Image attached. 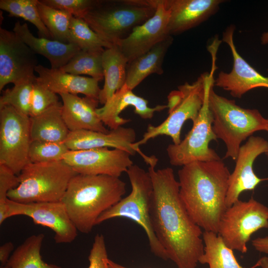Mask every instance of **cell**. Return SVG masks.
Masks as SVG:
<instances>
[{
	"instance_id": "cell-1",
	"label": "cell",
	"mask_w": 268,
	"mask_h": 268,
	"mask_svg": "<svg viewBox=\"0 0 268 268\" xmlns=\"http://www.w3.org/2000/svg\"><path fill=\"white\" fill-rule=\"evenodd\" d=\"M155 167L149 166L147 171L153 187L150 217L155 234L178 268H196L204 253L201 228L181 199L173 169Z\"/></svg>"
},
{
	"instance_id": "cell-2",
	"label": "cell",
	"mask_w": 268,
	"mask_h": 268,
	"mask_svg": "<svg viewBox=\"0 0 268 268\" xmlns=\"http://www.w3.org/2000/svg\"><path fill=\"white\" fill-rule=\"evenodd\" d=\"M230 174L221 159L192 162L178 171L181 199L192 219L204 231L218 232L227 208Z\"/></svg>"
},
{
	"instance_id": "cell-3",
	"label": "cell",
	"mask_w": 268,
	"mask_h": 268,
	"mask_svg": "<svg viewBox=\"0 0 268 268\" xmlns=\"http://www.w3.org/2000/svg\"><path fill=\"white\" fill-rule=\"evenodd\" d=\"M126 184L120 177L77 174L61 201L78 231L89 233L99 217L122 199Z\"/></svg>"
},
{
	"instance_id": "cell-4",
	"label": "cell",
	"mask_w": 268,
	"mask_h": 268,
	"mask_svg": "<svg viewBox=\"0 0 268 268\" xmlns=\"http://www.w3.org/2000/svg\"><path fill=\"white\" fill-rule=\"evenodd\" d=\"M157 0H96L83 18L104 41L117 45L155 13Z\"/></svg>"
},
{
	"instance_id": "cell-5",
	"label": "cell",
	"mask_w": 268,
	"mask_h": 268,
	"mask_svg": "<svg viewBox=\"0 0 268 268\" xmlns=\"http://www.w3.org/2000/svg\"><path fill=\"white\" fill-rule=\"evenodd\" d=\"M208 94V105L213 117L212 129L217 139L224 143V158L236 160L242 142L260 131H267V119L257 109H246L235 100L220 96L213 90Z\"/></svg>"
},
{
	"instance_id": "cell-6",
	"label": "cell",
	"mask_w": 268,
	"mask_h": 268,
	"mask_svg": "<svg viewBox=\"0 0 268 268\" xmlns=\"http://www.w3.org/2000/svg\"><path fill=\"white\" fill-rule=\"evenodd\" d=\"M77 174L63 160L29 163L18 175L19 184L8 193L7 198L22 203L61 201Z\"/></svg>"
},
{
	"instance_id": "cell-7",
	"label": "cell",
	"mask_w": 268,
	"mask_h": 268,
	"mask_svg": "<svg viewBox=\"0 0 268 268\" xmlns=\"http://www.w3.org/2000/svg\"><path fill=\"white\" fill-rule=\"evenodd\" d=\"M126 173L131 185V193L103 212L98 218L96 225L115 218L131 219L144 230L151 253L167 261L169 260L168 255L155 234L151 221L153 187L150 175L136 164L130 166Z\"/></svg>"
},
{
	"instance_id": "cell-8",
	"label": "cell",
	"mask_w": 268,
	"mask_h": 268,
	"mask_svg": "<svg viewBox=\"0 0 268 268\" xmlns=\"http://www.w3.org/2000/svg\"><path fill=\"white\" fill-rule=\"evenodd\" d=\"M206 73L201 74L192 83L186 82L179 86L177 90L170 93L168 96V117L157 126L149 125L142 138L133 144L135 148L139 149L140 145L159 135L170 137L174 144L181 142L184 124L188 120L195 122L203 105Z\"/></svg>"
},
{
	"instance_id": "cell-9",
	"label": "cell",
	"mask_w": 268,
	"mask_h": 268,
	"mask_svg": "<svg viewBox=\"0 0 268 268\" xmlns=\"http://www.w3.org/2000/svg\"><path fill=\"white\" fill-rule=\"evenodd\" d=\"M215 70V65L213 64L210 73H206L204 102L191 130L179 144H170L166 148L169 162L173 166L182 167L196 161L221 159L209 146L212 140H217L212 129L213 117L208 105V94L214 84Z\"/></svg>"
},
{
	"instance_id": "cell-10",
	"label": "cell",
	"mask_w": 268,
	"mask_h": 268,
	"mask_svg": "<svg viewBox=\"0 0 268 268\" xmlns=\"http://www.w3.org/2000/svg\"><path fill=\"white\" fill-rule=\"evenodd\" d=\"M262 228H268V207L252 197L226 208L217 234L229 248L245 254L252 235Z\"/></svg>"
},
{
	"instance_id": "cell-11",
	"label": "cell",
	"mask_w": 268,
	"mask_h": 268,
	"mask_svg": "<svg viewBox=\"0 0 268 268\" xmlns=\"http://www.w3.org/2000/svg\"><path fill=\"white\" fill-rule=\"evenodd\" d=\"M30 118L10 106L0 108V164L18 175L30 163Z\"/></svg>"
},
{
	"instance_id": "cell-12",
	"label": "cell",
	"mask_w": 268,
	"mask_h": 268,
	"mask_svg": "<svg viewBox=\"0 0 268 268\" xmlns=\"http://www.w3.org/2000/svg\"><path fill=\"white\" fill-rule=\"evenodd\" d=\"M36 54L12 31L0 28V91L35 78Z\"/></svg>"
},
{
	"instance_id": "cell-13",
	"label": "cell",
	"mask_w": 268,
	"mask_h": 268,
	"mask_svg": "<svg viewBox=\"0 0 268 268\" xmlns=\"http://www.w3.org/2000/svg\"><path fill=\"white\" fill-rule=\"evenodd\" d=\"M7 204L8 218L20 215L29 217L35 224L50 228L57 244L71 243L77 236L78 231L62 201L22 203L8 199Z\"/></svg>"
},
{
	"instance_id": "cell-14",
	"label": "cell",
	"mask_w": 268,
	"mask_h": 268,
	"mask_svg": "<svg viewBox=\"0 0 268 268\" xmlns=\"http://www.w3.org/2000/svg\"><path fill=\"white\" fill-rule=\"evenodd\" d=\"M128 152L108 147L69 150L63 160L77 174L120 177L134 164Z\"/></svg>"
},
{
	"instance_id": "cell-15",
	"label": "cell",
	"mask_w": 268,
	"mask_h": 268,
	"mask_svg": "<svg viewBox=\"0 0 268 268\" xmlns=\"http://www.w3.org/2000/svg\"><path fill=\"white\" fill-rule=\"evenodd\" d=\"M268 152V141L259 136L249 137L241 146L234 169L229 177L226 199L227 208L239 200L242 193L253 191L261 182L268 180V178H259L253 169L256 159Z\"/></svg>"
},
{
	"instance_id": "cell-16",
	"label": "cell",
	"mask_w": 268,
	"mask_h": 268,
	"mask_svg": "<svg viewBox=\"0 0 268 268\" xmlns=\"http://www.w3.org/2000/svg\"><path fill=\"white\" fill-rule=\"evenodd\" d=\"M235 26H228L223 33L222 41L229 47L233 58V67L229 73L221 71L214 80V86L241 98L248 91L257 88H268V77L263 75L245 60L238 52L234 42Z\"/></svg>"
},
{
	"instance_id": "cell-17",
	"label": "cell",
	"mask_w": 268,
	"mask_h": 268,
	"mask_svg": "<svg viewBox=\"0 0 268 268\" xmlns=\"http://www.w3.org/2000/svg\"><path fill=\"white\" fill-rule=\"evenodd\" d=\"M169 15L164 0H157L154 14L115 45L128 62L147 52L169 36L167 33Z\"/></svg>"
},
{
	"instance_id": "cell-18",
	"label": "cell",
	"mask_w": 268,
	"mask_h": 268,
	"mask_svg": "<svg viewBox=\"0 0 268 268\" xmlns=\"http://www.w3.org/2000/svg\"><path fill=\"white\" fill-rule=\"evenodd\" d=\"M135 139L136 133L134 129L121 126L108 133L89 130L69 132L65 143L69 150L110 147L126 151L131 155L137 152L148 164L152 161L153 157L146 155L134 146Z\"/></svg>"
},
{
	"instance_id": "cell-19",
	"label": "cell",
	"mask_w": 268,
	"mask_h": 268,
	"mask_svg": "<svg viewBox=\"0 0 268 268\" xmlns=\"http://www.w3.org/2000/svg\"><path fill=\"white\" fill-rule=\"evenodd\" d=\"M170 15L168 35L180 34L207 20L218 9L222 0H164Z\"/></svg>"
},
{
	"instance_id": "cell-20",
	"label": "cell",
	"mask_w": 268,
	"mask_h": 268,
	"mask_svg": "<svg viewBox=\"0 0 268 268\" xmlns=\"http://www.w3.org/2000/svg\"><path fill=\"white\" fill-rule=\"evenodd\" d=\"M148 103L147 100L135 94L125 84L102 107L98 108L97 112L105 126L111 130L130 122V120L120 116V114L129 106L134 107V113L143 119H151L155 112L168 108L167 105L150 107Z\"/></svg>"
},
{
	"instance_id": "cell-21",
	"label": "cell",
	"mask_w": 268,
	"mask_h": 268,
	"mask_svg": "<svg viewBox=\"0 0 268 268\" xmlns=\"http://www.w3.org/2000/svg\"><path fill=\"white\" fill-rule=\"evenodd\" d=\"M62 115L70 132L89 130L102 133L109 131L99 118L98 99L77 95L62 93Z\"/></svg>"
},
{
	"instance_id": "cell-22",
	"label": "cell",
	"mask_w": 268,
	"mask_h": 268,
	"mask_svg": "<svg viewBox=\"0 0 268 268\" xmlns=\"http://www.w3.org/2000/svg\"><path fill=\"white\" fill-rule=\"evenodd\" d=\"M35 71L38 74V80L57 94H82L99 100L101 89L99 86L100 81L96 79L71 74L60 68H48L41 65L35 67Z\"/></svg>"
},
{
	"instance_id": "cell-23",
	"label": "cell",
	"mask_w": 268,
	"mask_h": 268,
	"mask_svg": "<svg viewBox=\"0 0 268 268\" xmlns=\"http://www.w3.org/2000/svg\"><path fill=\"white\" fill-rule=\"evenodd\" d=\"M13 31L36 54L45 57L49 61L51 68H60L80 50L76 45L64 43L58 41L33 35L27 23H15Z\"/></svg>"
},
{
	"instance_id": "cell-24",
	"label": "cell",
	"mask_w": 268,
	"mask_h": 268,
	"mask_svg": "<svg viewBox=\"0 0 268 268\" xmlns=\"http://www.w3.org/2000/svg\"><path fill=\"white\" fill-rule=\"evenodd\" d=\"M173 40L172 36H169L128 63L125 84L129 88L133 90L150 74H163V60Z\"/></svg>"
},
{
	"instance_id": "cell-25",
	"label": "cell",
	"mask_w": 268,
	"mask_h": 268,
	"mask_svg": "<svg viewBox=\"0 0 268 268\" xmlns=\"http://www.w3.org/2000/svg\"><path fill=\"white\" fill-rule=\"evenodd\" d=\"M29 118L31 141L65 142L70 132L62 115L61 103Z\"/></svg>"
},
{
	"instance_id": "cell-26",
	"label": "cell",
	"mask_w": 268,
	"mask_h": 268,
	"mask_svg": "<svg viewBox=\"0 0 268 268\" xmlns=\"http://www.w3.org/2000/svg\"><path fill=\"white\" fill-rule=\"evenodd\" d=\"M128 61L117 45L105 49L102 55L104 83L99 101L105 104L125 84Z\"/></svg>"
},
{
	"instance_id": "cell-27",
	"label": "cell",
	"mask_w": 268,
	"mask_h": 268,
	"mask_svg": "<svg viewBox=\"0 0 268 268\" xmlns=\"http://www.w3.org/2000/svg\"><path fill=\"white\" fill-rule=\"evenodd\" d=\"M202 239L204 253L199 263L207 264L209 268H245L236 260L233 250L227 246L217 233L204 231Z\"/></svg>"
},
{
	"instance_id": "cell-28",
	"label": "cell",
	"mask_w": 268,
	"mask_h": 268,
	"mask_svg": "<svg viewBox=\"0 0 268 268\" xmlns=\"http://www.w3.org/2000/svg\"><path fill=\"white\" fill-rule=\"evenodd\" d=\"M45 235L43 233L27 238L12 253L7 268H62L42 260L40 252Z\"/></svg>"
},
{
	"instance_id": "cell-29",
	"label": "cell",
	"mask_w": 268,
	"mask_h": 268,
	"mask_svg": "<svg viewBox=\"0 0 268 268\" xmlns=\"http://www.w3.org/2000/svg\"><path fill=\"white\" fill-rule=\"evenodd\" d=\"M104 50H80L60 69L75 75H88L100 81L104 78L102 55Z\"/></svg>"
},
{
	"instance_id": "cell-30",
	"label": "cell",
	"mask_w": 268,
	"mask_h": 268,
	"mask_svg": "<svg viewBox=\"0 0 268 268\" xmlns=\"http://www.w3.org/2000/svg\"><path fill=\"white\" fill-rule=\"evenodd\" d=\"M38 9L41 19L52 40L69 43V28L73 16L65 11L48 6L40 0Z\"/></svg>"
},
{
	"instance_id": "cell-31",
	"label": "cell",
	"mask_w": 268,
	"mask_h": 268,
	"mask_svg": "<svg viewBox=\"0 0 268 268\" xmlns=\"http://www.w3.org/2000/svg\"><path fill=\"white\" fill-rule=\"evenodd\" d=\"M38 0H0V8L11 17H20L33 24L39 37L52 40L51 35L41 19L38 9Z\"/></svg>"
},
{
	"instance_id": "cell-32",
	"label": "cell",
	"mask_w": 268,
	"mask_h": 268,
	"mask_svg": "<svg viewBox=\"0 0 268 268\" xmlns=\"http://www.w3.org/2000/svg\"><path fill=\"white\" fill-rule=\"evenodd\" d=\"M69 43L85 50H104L113 46L102 39L83 18L74 16L70 22Z\"/></svg>"
},
{
	"instance_id": "cell-33",
	"label": "cell",
	"mask_w": 268,
	"mask_h": 268,
	"mask_svg": "<svg viewBox=\"0 0 268 268\" xmlns=\"http://www.w3.org/2000/svg\"><path fill=\"white\" fill-rule=\"evenodd\" d=\"M35 78L24 80L2 91L0 98V108L10 106L19 112L29 116L31 100Z\"/></svg>"
},
{
	"instance_id": "cell-34",
	"label": "cell",
	"mask_w": 268,
	"mask_h": 268,
	"mask_svg": "<svg viewBox=\"0 0 268 268\" xmlns=\"http://www.w3.org/2000/svg\"><path fill=\"white\" fill-rule=\"evenodd\" d=\"M69 150L65 142L32 141L29 151L30 163H44L62 160Z\"/></svg>"
},
{
	"instance_id": "cell-35",
	"label": "cell",
	"mask_w": 268,
	"mask_h": 268,
	"mask_svg": "<svg viewBox=\"0 0 268 268\" xmlns=\"http://www.w3.org/2000/svg\"><path fill=\"white\" fill-rule=\"evenodd\" d=\"M59 103L57 94L41 83L37 77L33 86L29 117L36 116Z\"/></svg>"
},
{
	"instance_id": "cell-36",
	"label": "cell",
	"mask_w": 268,
	"mask_h": 268,
	"mask_svg": "<svg viewBox=\"0 0 268 268\" xmlns=\"http://www.w3.org/2000/svg\"><path fill=\"white\" fill-rule=\"evenodd\" d=\"M19 184L18 175L6 166L0 164V225L7 218V194Z\"/></svg>"
},
{
	"instance_id": "cell-37",
	"label": "cell",
	"mask_w": 268,
	"mask_h": 268,
	"mask_svg": "<svg viewBox=\"0 0 268 268\" xmlns=\"http://www.w3.org/2000/svg\"><path fill=\"white\" fill-rule=\"evenodd\" d=\"M50 7L65 11L75 17L82 18L96 0H40Z\"/></svg>"
},
{
	"instance_id": "cell-38",
	"label": "cell",
	"mask_w": 268,
	"mask_h": 268,
	"mask_svg": "<svg viewBox=\"0 0 268 268\" xmlns=\"http://www.w3.org/2000/svg\"><path fill=\"white\" fill-rule=\"evenodd\" d=\"M108 259L104 237L102 234H97L88 256V268H108Z\"/></svg>"
},
{
	"instance_id": "cell-39",
	"label": "cell",
	"mask_w": 268,
	"mask_h": 268,
	"mask_svg": "<svg viewBox=\"0 0 268 268\" xmlns=\"http://www.w3.org/2000/svg\"><path fill=\"white\" fill-rule=\"evenodd\" d=\"M13 250L14 245L11 242H7L0 246V265H6Z\"/></svg>"
},
{
	"instance_id": "cell-40",
	"label": "cell",
	"mask_w": 268,
	"mask_h": 268,
	"mask_svg": "<svg viewBox=\"0 0 268 268\" xmlns=\"http://www.w3.org/2000/svg\"><path fill=\"white\" fill-rule=\"evenodd\" d=\"M252 244L256 251L268 254V236L258 237L252 241Z\"/></svg>"
},
{
	"instance_id": "cell-41",
	"label": "cell",
	"mask_w": 268,
	"mask_h": 268,
	"mask_svg": "<svg viewBox=\"0 0 268 268\" xmlns=\"http://www.w3.org/2000/svg\"><path fill=\"white\" fill-rule=\"evenodd\" d=\"M260 267L261 268H268V257L264 256L261 258L255 265L251 268Z\"/></svg>"
},
{
	"instance_id": "cell-42",
	"label": "cell",
	"mask_w": 268,
	"mask_h": 268,
	"mask_svg": "<svg viewBox=\"0 0 268 268\" xmlns=\"http://www.w3.org/2000/svg\"><path fill=\"white\" fill-rule=\"evenodd\" d=\"M108 268H128L123 266H122L110 259L108 261Z\"/></svg>"
},
{
	"instance_id": "cell-43",
	"label": "cell",
	"mask_w": 268,
	"mask_h": 268,
	"mask_svg": "<svg viewBox=\"0 0 268 268\" xmlns=\"http://www.w3.org/2000/svg\"><path fill=\"white\" fill-rule=\"evenodd\" d=\"M261 42L263 44H268V32L262 35Z\"/></svg>"
},
{
	"instance_id": "cell-44",
	"label": "cell",
	"mask_w": 268,
	"mask_h": 268,
	"mask_svg": "<svg viewBox=\"0 0 268 268\" xmlns=\"http://www.w3.org/2000/svg\"><path fill=\"white\" fill-rule=\"evenodd\" d=\"M0 268H7L5 266L0 265Z\"/></svg>"
},
{
	"instance_id": "cell-45",
	"label": "cell",
	"mask_w": 268,
	"mask_h": 268,
	"mask_svg": "<svg viewBox=\"0 0 268 268\" xmlns=\"http://www.w3.org/2000/svg\"><path fill=\"white\" fill-rule=\"evenodd\" d=\"M267 121H268V128L266 131L268 133V118H267Z\"/></svg>"
},
{
	"instance_id": "cell-46",
	"label": "cell",
	"mask_w": 268,
	"mask_h": 268,
	"mask_svg": "<svg viewBox=\"0 0 268 268\" xmlns=\"http://www.w3.org/2000/svg\"><path fill=\"white\" fill-rule=\"evenodd\" d=\"M266 155H267L268 159V152L266 153Z\"/></svg>"
}]
</instances>
